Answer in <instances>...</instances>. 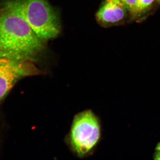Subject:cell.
<instances>
[{"label": "cell", "instance_id": "obj_1", "mask_svg": "<svg viewBox=\"0 0 160 160\" xmlns=\"http://www.w3.org/2000/svg\"><path fill=\"white\" fill-rule=\"evenodd\" d=\"M12 0L0 5V58L32 59L46 48Z\"/></svg>", "mask_w": 160, "mask_h": 160}, {"label": "cell", "instance_id": "obj_2", "mask_svg": "<svg viewBox=\"0 0 160 160\" xmlns=\"http://www.w3.org/2000/svg\"><path fill=\"white\" fill-rule=\"evenodd\" d=\"M12 1L40 39L46 42L59 34V15L48 0Z\"/></svg>", "mask_w": 160, "mask_h": 160}, {"label": "cell", "instance_id": "obj_3", "mask_svg": "<svg viewBox=\"0 0 160 160\" xmlns=\"http://www.w3.org/2000/svg\"><path fill=\"white\" fill-rule=\"evenodd\" d=\"M100 137L99 121L91 110H85L75 116L68 141L72 150L78 157H86L91 153Z\"/></svg>", "mask_w": 160, "mask_h": 160}, {"label": "cell", "instance_id": "obj_4", "mask_svg": "<svg viewBox=\"0 0 160 160\" xmlns=\"http://www.w3.org/2000/svg\"><path fill=\"white\" fill-rule=\"evenodd\" d=\"M27 62L0 58V102L20 80L35 71Z\"/></svg>", "mask_w": 160, "mask_h": 160}, {"label": "cell", "instance_id": "obj_5", "mask_svg": "<svg viewBox=\"0 0 160 160\" xmlns=\"http://www.w3.org/2000/svg\"><path fill=\"white\" fill-rule=\"evenodd\" d=\"M126 9L121 0H104L97 13V20L103 25L117 23L124 18Z\"/></svg>", "mask_w": 160, "mask_h": 160}, {"label": "cell", "instance_id": "obj_6", "mask_svg": "<svg viewBox=\"0 0 160 160\" xmlns=\"http://www.w3.org/2000/svg\"><path fill=\"white\" fill-rule=\"evenodd\" d=\"M127 9L132 12H138L137 0H121Z\"/></svg>", "mask_w": 160, "mask_h": 160}, {"label": "cell", "instance_id": "obj_7", "mask_svg": "<svg viewBox=\"0 0 160 160\" xmlns=\"http://www.w3.org/2000/svg\"><path fill=\"white\" fill-rule=\"evenodd\" d=\"M154 0H137L138 12L144 11L151 6Z\"/></svg>", "mask_w": 160, "mask_h": 160}, {"label": "cell", "instance_id": "obj_8", "mask_svg": "<svg viewBox=\"0 0 160 160\" xmlns=\"http://www.w3.org/2000/svg\"><path fill=\"white\" fill-rule=\"evenodd\" d=\"M154 158L155 160H160V151L157 150V152L154 154Z\"/></svg>", "mask_w": 160, "mask_h": 160}, {"label": "cell", "instance_id": "obj_9", "mask_svg": "<svg viewBox=\"0 0 160 160\" xmlns=\"http://www.w3.org/2000/svg\"><path fill=\"white\" fill-rule=\"evenodd\" d=\"M156 150L160 151V142L158 144L157 146H156Z\"/></svg>", "mask_w": 160, "mask_h": 160}]
</instances>
